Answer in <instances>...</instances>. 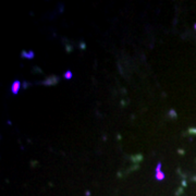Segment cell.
Returning <instances> with one entry per match:
<instances>
[{"instance_id": "5b68a950", "label": "cell", "mask_w": 196, "mask_h": 196, "mask_svg": "<svg viewBox=\"0 0 196 196\" xmlns=\"http://www.w3.org/2000/svg\"><path fill=\"white\" fill-rule=\"evenodd\" d=\"M160 168H161V163H158L157 168H156V172H158V171H161V170H160Z\"/></svg>"}, {"instance_id": "277c9868", "label": "cell", "mask_w": 196, "mask_h": 196, "mask_svg": "<svg viewBox=\"0 0 196 196\" xmlns=\"http://www.w3.org/2000/svg\"><path fill=\"white\" fill-rule=\"evenodd\" d=\"M156 179H158V180L164 179V174H163L161 171H158L157 173H156Z\"/></svg>"}, {"instance_id": "6da1fadb", "label": "cell", "mask_w": 196, "mask_h": 196, "mask_svg": "<svg viewBox=\"0 0 196 196\" xmlns=\"http://www.w3.org/2000/svg\"><path fill=\"white\" fill-rule=\"evenodd\" d=\"M20 87H21V82L20 81H14L11 85V92L13 94H17L20 91Z\"/></svg>"}, {"instance_id": "7a4b0ae2", "label": "cell", "mask_w": 196, "mask_h": 196, "mask_svg": "<svg viewBox=\"0 0 196 196\" xmlns=\"http://www.w3.org/2000/svg\"><path fill=\"white\" fill-rule=\"evenodd\" d=\"M22 56L25 57V58H28V59H32L33 57H34V52H32V51H30L28 54H26V52H22Z\"/></svg>"}, {"instance_id": "8992f818", "label": "cell", "mask_w": 196, "mask_h": 196, "mask_svg": "<svg viewBox=\"0 0 196 196\" xmlns=\"http://www.w3.org/2000/svg\"><path fill=\"white\" fill-rule=\"evenodd\" d=\"M195 28H196V25H195Z\"/></svg>"}, {"instance_id": "3957f363", "label": "cell", "mask_w": 196, "mask_h": 196, "mask_svg": "<svg viewBox=\"0 0 196 196\" xmlns=\"http://www.w3.org/2000/svg\"><path fill=\"white\" fill-rule=\"evenodd\" d=\"M73 77V74H72V72L71 71H66L64 73V79H66V80H70V79H72Z\"/></svg>"}]
</instances>
